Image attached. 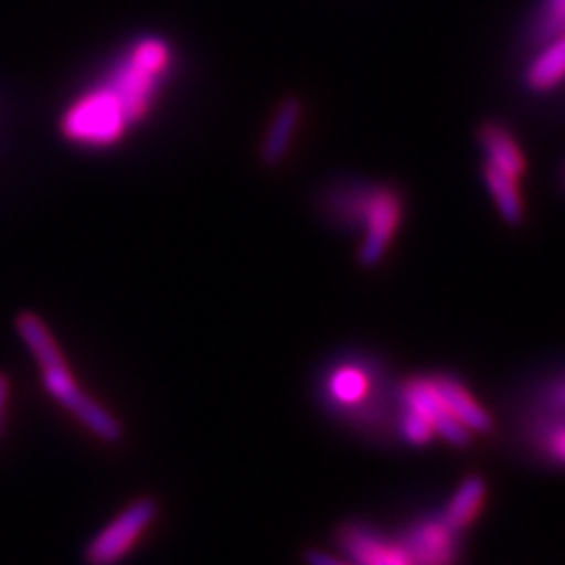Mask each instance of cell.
I'll use <instances>...</instances> for the list:
<instances>
[{
  "instance_id": "obj_16",
  "label": "cell",
  "mask_w": 565,
  "mask_h": 565,
  "mask_svg": "<svg viewBox=\"0 0 565 565\" xmlns=\"http://www.w3.org/2000/svg\"><path fill=\"white\" fill-rule=\"evenodd\" d=\"M565 81V33L550 41L525 68V85L533 93L554 90Z\"/></svg>"
},
{
  "instance_id": "obj_4",
  "label": "cell",
  "mask_w": 565,
  "mask_h": 565,
  "mask_svg": "<svg viewBox=\"0 0 565 565\" xmlns=\"http://www.w3.org/2000/svg\"><path fill=\"white\" fill-rule=\"evenodd\" d=\"M170 62V45L163 39L149 35V39H141L130 47L128 57L118 62L111 78L106 81L126 109L130 126L145 120L151 111L156 90L166 78Z\"/></svg>"
},
{
  "instance_id": "obj_9",
  "label": "cell",
  "mask_w": 565,
  "mask_h": 565,
  "mask_svg": "<svg viewBox=\"0 0 565 565\" xmlns=\"http://www.w3.org/2000/svg\"><path fill=\"white\" fill-rule=\"evenodd\" d=\"M521 436L546 467L565 471V411L530 398L521 415Z\"/></svg>"
},
{
  "instance_id": "obj_10",
  "label": "cell",
  "mask_w": 565,
  "mask_h": 565,
  "mask_svg": "<svg viewBox=\"0 0 565 565\" xmlns=\"http://www.w3.org/2000/svg\"><path fill=\"white\" fill-rule=\"evenodd\" d=\"M334 542L356 565H411L398 537L384 535L365 521H347L334 533Z\"/></svg>"
},
{
  "instance_id": "obj_6",
  "label": "cell",
  "mask_w": 565,
  "mask_h": 565,
  "mask_svg": "<svg viewBox=\"0 0 565 565\" xmlns=\"http://www.w3.org/2000/svg\"><path fill=\"white\" fill-rule=\"evenodd\" d=\"M158 519V502L153 498H139L130 502L120 514L106 523L85 546L87 565H118L126 561Z\"/></svg>"
},
{
  "instance_id": "obj_17",
  "label": "cell",
  "mask_w": 565,
  "mask_h": 565,
  "mask_svg": "<svg viewBox=\"0 0 565 565\" xmlns=\"http://www.w3.org/2000/svg\"><path fill=\"white\" fill-rule=\"evenodd\" d=\"M396 438H401L403 444L408 446H429L436 438V431L431 427L429 419H424L419 413L401 408L398 405V417H396Z\"/></svg>"
},
{
  "instance_id": "obj_1",
  "label": "cell",
  "mask_w": 565,
  "mask_h": 565,
  "mask_svg": "<svg viewBox=\"0 0 565 565\" xmlns=\"http://www.w3.org/2000/svg\"><path fill=\"white\" fill-rule=\"evenodd\" d=\"M321 408L344 427L375 440L396 436L398 382L384 361L367 353H342L318 377Z\"/></svg>"
},
{
  "instance_id": "obj_19",
  "label": "cell",
  "mask_w": 565,
  "mask_h": 565,
  "mask_svg": "<svg viewBox=\"0 0 565 565\" xmlns=\"http://www.w3.org/2000/svg\"><path fill=\"white\" fill-rule=\"evenodd\" d=\"M530 398H535V401H540V403L554 405V408L565 411V375L546 380L544 384H540V386L535 388L533 396H530Z\"/></svg>"
},
{
  "instance_id": "obj_8",
  "label": "cell",
  "mask_w": 565,
  "mask_h": 565,
  "mask_svg": "<svg viewBox=\"0 0 565 565\" xmlns=\"http://www.w3.org/2000/svg\"><path fill=\"white\" fill-rule=\"evenodd\" d=\"M411 565H459V533L440 514H422L398 535Z\"/></svg>"
},
{
  "instance_id": "obj_20",
  "label": "cell",
  "mask_w": 565,
  "mask_h": 565,
  "mask_svg": "<svg viewBox=\"0 0 565 565\" xmlns=\"http://www.w3.org/2000/svg\"><path fill=\"white\" fill-rule=\"evenodd\" d=\"M305 563L307 565H356L349 558H340V556H332L328 552H321V550H309L305 552Z\"/></svg>"
},
{
  "instance_id": "obj_5",
  "label": "cell",
  "mask_w": 565,
  "mask_h": 565,
  "mask_svg": "<svg viewBox=\"0 0 565 565\" xmlns=\"http://www.w3.org/2000/svg\"><path fill=\"white\" fill-rule=\"evenodd\" d=\"M130 120L109 85H99L81 95L62 118V135L78 147L109 149L126 137Z\"/></svg>"
},
{
  "instance_id": "obj_14",
  "label": "cell",
  "mask_w": 565,
  "mask_h": 565,
  "mask_svg": "<svg viewBox=\"0 0 565 565\" xmlns=\"http://www.w3.org/2000/svg\"><path fill=\"white\" fill-rule=\"evenodd\" d=\"M488 500V483L483 476H467V479L455 488L450 494V500L446 502L440 516L455 530V533L462 535L467 527L473 525V521L479 519V514L486 507Z\"/></svg>"
},
{
  "instance_id": "obj_2",
  "label": "cell",
  "mask_w": 565,
  "mask_h": 565,
  "mask_svg": "<svg viewBox=\"0 0 565 565\" xmlns=\"http://www.w3.org/2000/svg\"><path fill=\"white\" fill-rule=\"evenodd\" d=\"M14 328L24 347L31 351L35 365H39L50 398L60 403L71 417H76L95 438L104 440V444H118L122 438V424L78 384L60 342L43 318L39 313L24 311L17 316Z\"/></svg>"
},
{
  "instance_id": "obj_12",
  "label": "cell",
  "mask_w": 565,
  "mask_h": 565,
  "mask_svg": "<svg viewBox=\"0 0 565 565\" xmlns=\"http://www.w3.org/2000/svg\"><path fill=\"white\" fill-rule=\"evenodd\" d=\"M299 118H302V102L295 97L282 99L276 109V116L269 122L267 137H264V141H262L259 158L264 166L276 168L282 163V158H286L290 151L295 130L299 126Z\"/></svg>"
},
{
  "instance_id": "obj_3",
  "label": "cell",
  "mask_w": 565,
  "mask_h": 565,
  "mask_svg": "<svg viewBox=\"0 0 565 565\" xmlns=\"http://www.w3.org/2000/svg\"><path fill=\"white\" fill-rule=\"evenodd\" d=\"M321 212L328 222L342 228H361V267L373 269L392 247L403 220L398 189L386 184L353 182L326 193Z\"/></svg>"
},
{
  "instance_id": "obj_13",
  "label": "cell",
  "mask_w": 565,
  "mask_h": 565,
  "mask_svg": "<svg viewBox=\"0 0 565 565\" xmlns=\"http://www.w3.org/2000/svg\"><path fill=\"white\" fill-rule=\"evenodd\" d=\"M479 141L486 153V163L521 180L527 170V161L514 135L502 128L500 122H483L479 130Z\"/></svg>"
},
{
  "instance_id": "obj_18",
  "label": "cell",
  "mask_w": 565,
  "mask_h": 565,
  "mask_svg": "<svg viewBox=\"0 0 565 565\" xmlns=\"http://www.w3.org/2000/svg\"><path fill=\"white\" fill-rule=\"evenodd\" d=\"M561 33H565V0H546L535 22V41H552Z\"/></svg>"
},
{
  "instance_id": "obj_11",
  "label": "cell",
  "mask_w": 565,
  "mask_h": 565,
  "mask_svg": "<svg viewBox=\"0 0 565 565\" xmlns=\"http://www.w3.org/2000/svg\"><path fill=\"white\" fill-rule=\"evenodd\" d=\"M434 380L438 384L440 396H444V401L448 405V411L459 422H462L471 434H490L492 431L490 413L479 401H476V396L469 392L462 380L455 375H446V373H436Z\"/></svg>"
},
{
  "instance_id": "obj_15",
  "label": "cell",
  "mask_w": 565,
  "mask_h": 565,
  "mask_svg": "<svg viewBox=\"0 0 565 565\" xmlns=\"http://www.w3.org/2000/svg\"><path fill=\"white\" fill-rule=\"evenodd\" d=\"M483 182L488 186V193L494 201V207H498L500 217L509 226H519L525 220V205L521 196V180L511 177L498 168H492L490 163L483 166Z\"/></svg>"
},
{
  "instance_id": "obj_7",
  "label": "cell",
  "mask_w": 565,
  "mask_h": 565,
  "mask_svg": "<svg viewBox=\"0 0 565 565\" xmlns=\"http://www.w3.org/2000/svg\"><path fill=\"white\" fill-rule=\"evenodd\" d=\"M398 405L429 419L436 436L448 440L450 446L467 448L471 444L473 434L448 411L434 375H415L398 382Z\"/></svg>"
},
{
  "instance_id": "obj_21",
  "label": "cell",
  "mask_w": 565,
  "mask_h": 565,
  "mask_svg": "<svg viewBox=\"0 0 565 565\" xmlns=\"http://www.w3.org/2000/svg\"><path fill=\"white\" fill-rule=\"evenodd\" d=\"M8 403H10V380L6 373H0V438H3V431H6Z\"/></svg>"
}]
</instances>
